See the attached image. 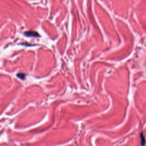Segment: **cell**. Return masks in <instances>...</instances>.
<instances>
[{
    "label": "cell",
    "instance_id": "obj_1",
    "mask_svg": "<svg viewBox=\"0 0 146 146\" xmlns=\"http://www.w3.org/2000/svg\"><path fill=\"white\" fill-rule=\"evenodd\" d=\"M27 36H32V37H38L39 35L36 31H27L25 33Z\"/></svg>",
    "mask_w": 146,
    "mask_h": 146
},
{
    "label": "cell",
    "instance_id": "obj_2",
    "mask_svg": "<svg viewBox=\"0 0 146 146\" xmlns=\"http://www.w3.org/2000/svg\"><path fill=\"white\" fill-rule=\"evenodd\" d=\"M140 136H141V145L142 146H144L145 144V139L144 138V136L143 135V132L141 134V135H140Z\"/></svg>",
    "mask_w": 146,
    "mask_h": 146
},
{
    "label": "cell",
    "instance_id": "obj_3",
    "mask_svg": "<svg viewBox=\"0 0 146 146\" xmlns=\"http://www.w3.org/2000/svg\"><path fill=\"white\" fill-rule=\"evenodd\" d=\"M17 76H18V77L21 79H24L25 75V74H19L17 75Z\"/></svg>",
    "mask_w": 146,
    "mask_h": 146
}]
</instances>
